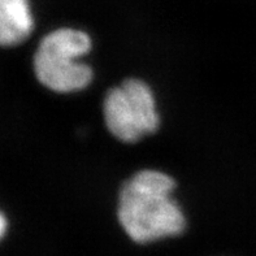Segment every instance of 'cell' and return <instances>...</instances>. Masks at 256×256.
I'll return each instance as SVG.
<instances>
[{"label": "cell", "instance_id": "1", "mask_svg": "<svg viewBox=\"0 0 256 256\" xmlns=\"http://www.w3.org/2000/svg\"><path fill=\"white\" fill-rule=\"evenodd\" d=\"M176 184L159 170H142L125 182L118 200V221L136 244L174 237L186 226L172 192Z\"/></svg>", "mask_w": 256, "mask_h": 256}, {"label": "cell", "instance_id": "2", "mask_svg": "<svg viewBox=\"0 0 256 256\" xmlns=\"http://www.w3.org/2000/svg\"><path fill=\"white\" fill-rule=\"evenodd\" d=\"M90 48V36L82 30L62 28L48 32L32 60L36 77L44 88L56 92L82 90L92 80V70L80 58Z\"/></svg>", "mask_w": 256, "mask_h": 256}, {"label": "cell", "instance_id": "3", "mask_svg": "<svg viewBox=\"0 0 256 256\" xmlns=\"http://www.w3.org/2000/svg\"><path fill=\"white\" fill-rule=\"evenodd\" d=\"M104 120L117 140L136 142L159 126L152 91L143 81L126 80L104 99Z\"/></svg>", "mask_w": 256, "mask_h": 256}, {"label": "cell", "instance_id": "4", "mask_svg": "<svg viewBox=\"0 0 256 256\" xmlns=\"http://www.w3.org/2000/svg\"><path fill=\"white\" fill-rule=\"evenodd\" d=\"M34 26L32 0H0V47L25 42Z\"/></svg>", "mask_w": 256, "mask_h": 256}, {"label": "cell", "instance_id": "5", "mask_svg": "<svg viewBox=\"0 0 256 256\" xmlns=\"http://www.w3.org/2000/svg\"><path fill=\"white\" fill-rule=\"evenodd\" d=\"M6 232H8V220H6V214L0 212V242L6 236Z\"/></svg>", "mask_w": 256, "mask_h": 256}]
</instances>
